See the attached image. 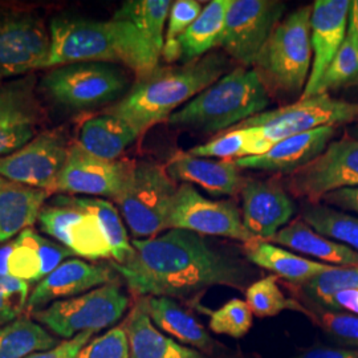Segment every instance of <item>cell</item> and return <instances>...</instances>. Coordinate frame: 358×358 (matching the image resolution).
<instances>
[{"label":"cell","instance_id":"6da1fadb","mask_svg":"<svg viewBox=\"0 0 358 358\" xmlns=\"http://www.w3.org/2000/svg\"><path fill=\"white\" fill-rule=\"evenodd\" d=\"M131 245L133 255L112 267L140 297L185 299L217 285L243 289L247 282L242 263L190 231L167 230Z\"/></svg>","mask_w":358,"mask_h":358},{"label":"cell","instance_id":"7a4b0ae2","mask_svg":"<svg viewBox=\"0 0 358 358\" xmlns=\"http://www.w3.org/2000/svg\"><path fill=\"white\" fill-rule=\"evenodd\" d=\"M51 51L44 69L78 63H109L133 71L137 78L158 66L161 56L127 20L108 22L73 15L55 16L50 24Z\"/></svg>","mask_w":358,"mask_h":358},{"label":"cell","instance_id":"3957f363","mask_svg":"<svg viewBox=\"0 0 358 358\" xmlns=\"http://www.w3.org/2000/svg\"><path fill=\"white\" fill-rule=\"evenodd\" d=\"M229 62L220 52L185 64L157 66L149 75L137 78L127 94L106 113L127 121L140 136L192 101L206 88L224 76Z\"/></svg>","mask_w":358,"mask_h":358},{"label":"cell","instance_id":"277c9868","mask_svg":"<svg viewBox=\"0 0 358 358\" xmlns=\"http://www.w3.org/2000/svg\"><path fill=\"white\" fill-rule=\"evenodd\" d=\"M269 92L255 69L238 66L169 117L173 128L214 134L264 112Z\"/></svg>","mask_w":358,"mask_h":358},{"label":"cell","instance_id":"5b68a950","mask_svg":"<svg viewBox=\"0 0 358 358\" xmlns=\"http://www.w3.org/2000/svg\"><path fill=\"white\" fill-rule=\"evenodd\" d=\"M312 6L287 15L256 56L254 69L268 92L301 97L310 75Z\"/></svg>","mask_w":358,"mask_h":358},{"label":"cell","instance_id":"8992f818","mask_svg":"<svg viewBox=\"0 0 358 358\" xmlns=\"http://www.w3.org/2000/svg\"><path fill=\"white\" fill-rule=\"evenodd\" d=\"M352 122H358V103L333 99L329 93H322L262 112L232 129L251 130L250 157H255L267 153L278 142L296 134L322 127L337 128Z\"/></svg>","mask_w":358,"mask_h":358},{"label":"cell","instance_id":"52a82bcc","mask_svg":"<svg viewBox=\"0 0 358 358\" xmlns=\"http://www.w3.org/2000/svg\"><path fill=\"white\" fill-rule=\"evenodd\" d=\"M177 182L166 166L152 161H133L127 185L115 205L134 239H148L167 229Z\"/></svg>","mask_w":358,"mask_h":358},{"label":"cell","instance_id":"ba28073f","mask_svg":"<svg viewBox=\"0 0 358 358\" xmlns=\"http://www.w3.org/2000/svg\"><path fill=\"white\" fill-rule=\"evenodd\" d=\"M129 87V76L121 65L78 63L62 65L48 71L40 90L53 105L81 112L103 106L122 99Z\"/></svg>","mask_w":358,"mask_h":358},{"label":"cell","instance_id":"9c48e42d","mask_svg":"<svg viewBox=\"0 0 358 358\" xmlns=\"http://www.w3.org/2000/svg\"><path fill=\"white\" fill-rule=\"evenodd\" d=\"M128 294L117 282H109L76 297L55 301L32 313L34 320L59 338L71 340L84 332H100L122 319Z\"/></svg>","mask_w":358,"mask_h":358},{"label":"cell","instance_id":"30bf717a","mask_svg":"<svg viewBox=\"0 0 358 358\" xmlns=\"http://www.w3.org/2000/svg\"><path fill=\"white\" fill-rule=\"evenodd\" d=\"M288 194L320 203L331 192L358 187V140L350 134L332 141L307 166L282 182Z\"/></svg>","mask_w":358,"mask_h":358},{"label":"cell","instance_id":"8fae6325","mask_svg":"<svg viewBox=\"0 0 358 358\" xmlns=\"http://www.w3.org/2000/svg\"><path fill=\"white\" fill-rule=\"evenodd\" d=\"M167 229L190 231L202 236H222L243 243L255 239L245 229L242 211L232 201L208 199L189 183H182L177 189Z\"/></svg>","mask_w":358,"mask_h":358},{"label":"cell","instance_id":"7c38bea8","mask_svg":"<svg viewBox=\"0 0 358 358\" xmlns=\"http://www.w3.org/2000/svg\"><path fill=\"white\" fill-rule=\"evenodd\" d=\"M284 10L278 0H231L219 48L241 66L254 65Z\"/></svg>","mask_w":358,"mask_h":358},{"label":"cell","instance_id":"4fadbf2b","mask_svg":"<svg viewBox=\"0 0 358 358\" xmlns=\"http://www.w3.org/2000/svg\"><path fill=\"white\" fill-rule=\"evenodd\" d=\"M51 51L50 29L26 11L0 13V78L44 69Z\"/></svg>","mask_w":358,"mask_h":358},{"label":"cell","instance_id":"5bb4252c","mask_svg":"<svg viewBox=\"0 0 358 358\" xmlns=\"http://www.w3.org/2000/svg\"><path fill=\"white\" fill-rule=\"evenodd\" d=\"M69 148L63 133H40L17 152L0 158V177L52 194Z\"/></svg>","mask_w":358,"mask_h":358},{"label":"cell","instance_id":"9a60e30c","mask_svg":"<svg viewBox=\"0 0 358 358\" xmlns=\"http://www.w3.org/2000/svg\"><path fill=\"white\" fill-rule=\"evenodd\" d=\"M133 161H105L83 150L77 143L69 148L52 192L68 195L105 196L115 201L122 192Z\"/></svg>","mask_w":358,"mask_h":358},{"label":"cell","instance_id":"2e32d148","mask_svg":"<svg viewBox=\"0 0 358 358\" xmlns=\"http://www.w3.org/2000/svg\"><path fill=\"white\" fill-rule=\"evenodd\" d=\"M241 194L244 226L255 239L268 242L291 223L294 201L279 179H247Z\"/></svg>","mask_w":358,"mask_h":358},{"label":"cell","instance_id":"e0dca14e","mask_svg":"<svg viewBox=\"0 0 358 358\" xmlns=\"http://www.w3.org/2000/svg\"><path fill=\"white\" fill-rule=\"evenodd\" d=\"M350 4V0H316L313 3L310 16L313 59L310 75L300 99L315 96L321 77L345 41Z\"/></svg>","mask_w":358,"mask_h":358},{"label":"cell","instance_id":"ac0fdd59","mask_svg":"<svg viewBox=\"0 0 358 358\" xmlns=\"http://www.w3.org/2000/svg\"><path fill=\"white\" fill-rule=\"evenodd\" d=\"M115 269L105 264H94L81 259L65 260L32 289L27 312L34 313L55 301L87 294L94 288L115 282Z\"/></svg>","mask_w":358,"mask_h":358},{"label":"cell","instance_id":"d6986e66","mask_svg":"<svg viewBox=\"0 0 358 358\" xmlns=\"http://www.w3.org/2000/svg\"><path fill=\"white\" fill-rule=\"evenodd\" d=\"M337 128L322 127L278 142L267 153L245 157L234 162L239 169L262 170L291 176L317 158L331 143Z\"/></svg>","mask_w":358,"mask_h":358},{"label":"cell","instance_id":"ffe728a7","mask_svg":"<svg viewBox=\"0 0 358 358\" xmlns=\"http://www.w3.org/2000/svg\"><path fill=\"white\" fill-rule=\"evenodd\" d=\"M176 182L196 185L213 196H235L243 190L247 178L242 169L231 161L199 158L189 153L176 154L166 165Z\"/></svg>","mask_w":358,"mask_h":358},{"label":"cell","instance_id":"44dd1931","mask_svg":"<svg viewBox=\"0 0 358 358\" xmlns=\"http://www.w3.org/2000/svg\"><path fill=\"white\" fill-rule=\"evenodd\" d=\"M128 334L129 358H205L189 346L182 345L161 332L150 319L140 297L124 322Z\"/></svg>","mask_w":358,"mask_h":358},{"label":"cell","instance_id":"7402d4cb","mask_svg":"<svg viewBox=\"0 0 358 358\" xmlns=\"http://www.w3.org/2000/svg\"><path fill=\"white\" fill-rule=\"evenodd\" d=\"M268 242L310 256L324 264L334 267H358L357 251L317 234L303 219L292 220Z\"/></svg>","mask_w":358,"mask_h":358},{"label":"cell","instance_id":"603a6c76","mask_svg":"<svg viewBox=\"0 0 358 358\" xmlns=\"http://www.w3.org/2000/svg\"><path fill=\"white\" fill-rule=\"evenodd\" d=\"M154 325L182 345L192 346L203 352H213L217 343L210 337L203 325L180 307L171 297H142Z\"/></svg>","mask_w":358,"mask_h":358},{"label":"cell","instance_id":"cb8c5ba5","mask_svg":"<svg viewBox=\"0 0 358 358\" xmlns=\"http://www.w3.org/2000/svg\"><path fill=\"white\" fill-rule=\"evenodd\" d=\"M244 252L251 263L297 285H303L317 275L334 267L296 255L276 244L260 239L244 243Z\"/></svg>","mask_w":358,"mask_h":358},{"label":"cell","instance_id":"d4e9b609","mask_svg":"<svg viewBox=\"0 0 358 358\" xmlns=\"http://www.w3.org/2000/svg\"><path fill=\"white\" fill-rule=\"evenodd\" d=\"M138 137L140 133L127 121L105 113L84 121L78 131L77 145L97 158L118 161L120 155Z\"/></svg>","mask_w":358,"mask_h":358},{"label":"cell","instance_id":"484cf974","mask_svg":"<svg viewBox=\"0 0 358 358\" xmlns=\"http://www.w3.org/2000/svg\"><path fill=\"white\" fill-rule=\"evenodd\" d=\"M51 192L10 182L0 189V244L35 224Z\"/></svg>","mask_w":358,"mask_h":358},{"label":"cell","instance_id":"4316f807","mask_svg":"<svg viewBox=\"0 0 358 358\" xmlns=\"http://www.w3.org/2000/svg\"><path fill=\"white\" fill-rule=\"evenodd\" d=\"M231 0H213L179 38L182 64L198 60L219 48Z\"/></svg>","mask_w":358,"mask_h":358},{"label":"cell","instance_id":"83f0119b","mask_svg":"<svg viewBox=\"0 0 358 358\" xmlns=\"http://www.w3.org/2000/svg\"><path fill=\"white\" fill-rule=\"evenodd\" d=\"M62 343L38 321L20 316L0 328V358H26L53 349Z\"/></svg>","mask_w":358,"mask_h":358},{"label":"cell","instance_id":"f1b7e54d","mask_svg":"<svg viewBox=\"0 0 358 358\" xmlns=\"http://www.w3.org/2000/svg\"><path fill=\"white\" fill-rule=\"evenodd\" d=\"M171 4L170 0H128L122 3L113 17L131 23L150 43L154 51L162 56Z\"/></svg>","mask_w":358,"mask_h":358},{"label":"cell","instance_id":"f546056e","mask_svg":"<svg viewBox=\"0 0 358 358\" xmlns=\"http://www.w3.org/2000/svg\"><path fill=\"white\" fill-rule=\"evenodd\" d=\"M301 219L322 236L358 252V217L321 203H306Z\"/></svg>","mask_w":358,"mask_h":358},{"label":"cell","instance_id":"4dcf8cb0","mask_svg":"<svg viewBox=\"0 0 358 358\" xmlns=\"http://www.w3.org/2000/svg\"><path fill=\"white\" fill-rule=\"evenodd\" d=\"M245 303L252 315L257 317H275L284 310L303 312L307 316L310 313L299 301L282 294L278 284V276L275 275H269L248 285L245 289Z\"/></svg>","mask_w":358,"mask_h":358},{"label":"cell","instance_id":"1f68e13d","mask_svg":"<svg viewBox=\"0 0 358 358\" xmlns=\"http://www.w3.org/2000/svg\"><path fill=\"white\" fill-rule=\"evenodd\" d=\"M38 235L36 231L28 229L11 241L13 250L7 263L8 276L28 284L43 280V263L38 252Z\"/></svg>","mask_w":358,"mask_h":358},{"label":"cell","instance_id":"d6a6232c","mask_svg":"<svg viewBox=\"0 0 358 358\" xmlns=\"http://www.w3.org/2000/svg\"><path fill=\"white\" fill-rule=\"evenodd\" d=\"M203 10L202 3L196 0H177L173 1L169 19H167L166 34H165V44L162 50L164 60L173 64L180 62V48L179 38L187 31L196 20Z\"/></svg>","mask_w":358,"mask_h":358},{"label":"cell","instance_id":"836d02e7","mask_svg":"<svg viewBox=\"0 0 358 358\" xmlns=\"http://www.w3.org/2000/svg\"><path fill=\"white\" fill-rule=\"evenodd\" d=\"M301 289L309 299L325 308L334 294L358 289V267H333L303 284Z\"/></svg>","mask_w":358,"mask_h":358},{"label":"cell","instance_id":"e575fe53","mask_svg":"<svg viewBox=\"0 0 358 358\" xmlns=\"http://www.w3.org/2000/svg\"><path fill=\"white\" fill-rule=\"evenodd\" d=\"M252 133L250 129H230L214 140L195 146L187 153L199 158H220L223 161H236L250 157Z\"/></svg>","mask_w":358,"mask_h":358},{"label":"cell","instance_id":"d590c367","mask_svg":"<svg viewBox=\"0 0 358 358\" xmlns=\"http://www.w3.org/2000/svg\"><path fill=\"white\" fill-rule=\"evenodd\" d=\"M358 76V45L346 35L345 41L327 68L315 90L316 94L329 93L348 84H353Z\"/></svg>","mask_w":358,"mask_h":358},{"label":"cell","instance_id":"8d00e7d4","mask_svg":"<svg viewBox=\"0 0 358 358\" xmlns=\"http://www.w3.org/2000/svg\"><path fill=\"white\" fill-rule=\"evenodd\" d=\"M208 327L215 334L242 338L252 327V312L241 299H231L224 306L210 312Z\"/></svg>","mask_w":358,"mask_h":358},{"label":"cell","instance_id":"74e56055","mask_svg":"<svg viewBox=\"0 0 358 358\" xmlns=\"http://www.w3.org/2000/svg\"><path fill=\"white\" fill-rule=\"evenodd\" d=\"M38 112H27L0 121V158L17 152L35 137Z\"/></svg>","mask_w":358,"mask_h":358},{"label":"cell","instance_id":"f35d334b","mask_svg":"<svg viewBox=\"0 0 358 358\" xmlns=\"http://www.w3.org/2000/svg\"><path fill=\"white\" fill-rule=\"evenodd\" d=\"M34 77L13 81L0 88V121L36 110L34 103Z\"/></svg>","mask_w":358,"mask_h":358},{"label":"cell","instance_id":"ab89813d","mask_svg":"<svg viewBox=\"0 0 358 358\" xmlns=\"http://www.w3.org/2000/svg\"><path fill=\"white\" fill-rule=\"evenodd\" d=\"M29 284L11 276H0V328L19 319L27 309Z\"/></svg>","mask_w":358,"mask_h":358},{"label":"cell","instance_id":"60d3db41","mask_svg":"<svg viewBox=\"0 0 358 358\" xmlns=\"http://www.w3.org/2000/svg\"><path fill=\"white\" fill-rule=\"evenodd\" d=\"M76 358H129L128 334L124 325L115 327L84 346Z\"/></svg>","mask_w":358,"mask_h":358},{"label":"cell","instance_id":"b9f144b4","mask_svg":"<svg viewBox=\"0 0 358 358\" xmlns=\"http://www.w3.org/2000/svg\"><path fill=\"white\" fill-rule=\"evenodd\" d=\"M309 317L320 327L324 332L350 345H358V316L348 312L324 309L317 313H309Z\"/></svg>","mask_w":358,"mask_h":358},{"label":"cell","instance_id":"7bdbcfd3","mask_svg":"<svg viewBox=\"0 0 358 358\" xmlns=\"http://www.w3.org/2000/svg\"><path fill=\"white\" fill-rule=\"evenodd\" d=\"M38 247L43 263V279L48 276L52 271H55L60 264H63L66 257L75 255L63 244L52 242L41 235H38Z\"/></svg>","mask_w":358,"mask_h":358},{"label":"cell","instance_id":"ee69618b","mask_svg":"<svg viewBox=\"0 0 358 358\" xmlns=\"http://www.w3.org/2000/svg\"><path fill=\"white\" fill-rule=\"evenodd\" d=\"M93 334H96V333H80V334H77L76 337L63 341L60 345H57L53 349L38 352V353H34L26 358H76L78 352L90 343Z\"/></svg>","mask_w":358,"mask_h":358},{"label":"cell","instance_id":"f6af8a7d","mask_svg":"<svg viewBox=\"0 0 358 358\" xmlns=\"http://www.w3.org/2000/svg\"><path fill=\"white\" fill-rule=\"evenodd\" d=\"M322 202H325V205L338 207L341 208V211H350L358 214V187L331 192L324 196Z\"/></svg>","mask_w":358,"mask_h":358},{"label":"cell","instance_id":"bcb514c9","mask_svg":"<svg viewBox=\"0 0 358 358\" xmlns=\"http://www.w3.org/2000/svg\"><path fill=\"white\" fill-rule=\"evenodd\" d=\"M325 309L348 312L358 316V289H348V291H341L334 294L327 303Z\"/></svg>","mask_w":358,"mask_h":358},{"label":"cell","instance_id":"7dc6e473","mask_svg":"<svg viewBox=\"0 0 358 358\" xmlns=\"http://www.w3.org/2000/svg\"><path fill=\"white\" fill-rule=\"evenodd\" d=\"M294 358H358V349L350 348H313Z\"/></svg>","mask_w":358,"mask_h":358},{"label":"cell","instance_id":"c3c4849f","mask_svg":"<svg viewBox=\"0 0 358 358\" xmlns=\"http://www.w3.org/2000/svg\"><path fill=\"white\" fill-rule=\"evenodd\" d=\"M348 38H352L358 45V0H353L349 11Z\"/></svg>","mask_w":358,"mask_h":358},{"label":"cell","instance_id":"681fc988","mask_svg":"<svg viewBox=\"0 0 358 358\" xmlns=\"http://www.w3.org/2000/svg\"><path fill=\"white\" fill-rule=\"evenodd\" d=\"M11 250H13V242L0 245V276H8L7 263H8V256L11 254Z\"/></svg>","mask_w":358,"mask_h":358},{"label":"cell","instance_id":"f907efd6","mask_svg":"<svg viewBox=\"0 0 358 358\" xmlns=\"http://www.w3.org/2000/svg\"><path fill=\"white\" fill-rule=\"evenodd\" d=\"M349 131H350V136H352V137H355V138H357L358 140V124H356L355 127H352Z\"/></svg>","mask_w":358,"mask_h":358},{"label":"cell","instance_id":"816d5d0a","mask_svg":"<svg viewBox=\"0 0 358 358\" xmlns=\"http://www.w3.org/2000/svg\"><path fill=\"white\" fill-rule=\"evenodd\" d=\"M8 183H10V182H8L7 179L1 178V177H0V189H1V187H4V186H7Z\"/></svg>","mask_w":358,"mask_h":358},{"label":"cell","instance_id":"f5cc1de1","mask_svg":"<svg viewBox=\"0 0 358 358\" xmlns=\"http://www.w3.org/2000/svg\"><path fill=\"white\" fill-rule=\"evenodd\" d=\"M353 84H355V85H358V76H357V78H356V80H355V81H353Z\"/></svg>","mask_w":358,"mask_h":358},{"label":"cell","instance_id":"db71d44e","mask_svg":"<svg viewBox=\"0 0 358 358\" xmlns=\"http://www.w3.org/2000/svg\"><path fill=\"white\" fill-rule=\"evenodd\" d=\"M0 80H1V78H0Z\"/></svg>","mask_w":358,"mask_h":358}]
</instances>
